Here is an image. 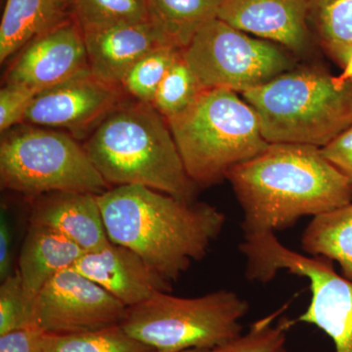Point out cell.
<instances>
[{"mask_svg": "<svg viewBox=\"0 0 352 352\" xmlns=\"http://www.w3.org/2000/svg\"><path fill=\"white\" fill-rule=\"evenodd\" d=\"M226 179L244 214V236L275 233L352 203V180L316 146L270 143Z\"/></svg>", "mask_w": 352, "mask_h": 352, "instance_id": "cell-1", "label": "cell"}, {"mask_svg": "<svg viewBox=\"0 0 352 352\" xmlns=\"http://www.w3.org/2000/svg\"><path fill=\"white\" fill-rule=\"evenodd\" d=\"M97 200L109 240L138 254L171 284L207 256L226 222L214 206L142 185L111 187Z\"/></svg>", "mask_w": 352, "mask_h": 352, "instance_id": "cell-2", "label": "cell"}, {"mask_svg": "<svg viewBox=\"0 0 352 352\" xmlns=\"http://www.w3.org/2000/svg\"><path fill=\"white\" fill-rule=\"evenodd\" d=\"M105 182L142 185L194 201L198 187L185 170L168 120L151 104L122 101L83 144Z\"/></svg>", "mask_w": 352, "mask_h": 352, "instance_id": "cell-3", "label": "cell"}, {"mask_svg": "<svg viewBox=\"0 0 352 352\" xmlns=\"http://www.w3.org/2000/svg\"><path fill=\"white\" fill-rule=\"evenodd\" d=\"M318 66H296L242 92L268 143L323 148L352 126V82L338 87Z\"/></svg>", "mask_w": 352, "mask_h": 352, "instance_id": "cell-4", "label": "cell"}, {"mask_svg": "<svg viewBox=\"0 0 352 352\" xmlns=\"http://www.w3.org/2000/svg\"><path fill=\"white\" fill-rule=\"evenodd\" d=\"M168 120L192 182L208 188L263 152L268 143L254 108L227 88L204 89L184 112Z\"/></svg>", "mask_w": 352, "mask_h": 352, "instance_id": "cell-5", "label": "cell"}, {"mask_svg": "<svg viewBox=\"0 0 352 352\" xmlns=\"http://www.w3.org/2000/svg\"><path fill=\"white\" fill-rule=\"evenodd\" d=\"M247 300L219 289L197 298L160 293L129 307L120 324L131 337L157 352L210 351L243 333Z\"/></svg>", "mask_w": 352, "mask_h": 352, "instance_id": "cell-6", "label": "cell"}, {"mask_svg": "<svg viewBox=\"0 0 352 352\" xmlns=\"http://www.w3.org/2000/svg\"><path fill=\"white\" fill-rule=\"evenodd\" d=\"M2 134V188L32 197L55 192L100 195L111 188L74 136L28 124Z\"/></svg>", "mask_w": 352, "mask_h": 352, "instance_id": "cell-7", "label": "cell"}, {"mask_svg": "<svg viewBox=\"0 0 352 352\" xmlns=\"http://www.w3.org/2000/svg\"><path fill=\"white\" fill-rule=\"evenodd\" d=\"M239 249L249 281L266 284L280 271L305 278L311 298L296 322L323 331L335 352H352V282L336 271L332 261L294 252L272 232L244 236Z\"/></svg>", "mask_w": 352, "mask_h": 352, "instance_id": "cell-8", "label": "cell"}, {"mask_svg": "<svg viewBox=\"0 0 352 352\" xmlns=\"http://www.w3.org/2000/svg\"><path fill=\"white\" fill-rule=\"evenodd\" d=\"M201 87L242 94L298 66L296 57L265 39L254 38L217 18L182 50Z\"/></svg>", "mask_w": 352, "mask_h": 352, "instance_id": "cell-9", "label": "cell"}, {"mask_svg": "<svg viewBox=\"0 0 352 352\" xmlns=\"http://www.w3.org/2000/svg\"><path fill=\"white\" fill-rule=\"evenodd\" d=\"M127 309L105 289L69 268L36 296V321L46 333L89 332L120 325Z\"/></svg>", "mask_w": 352, "mask_h": 352, "instance_id": "cell-10", "label": "cell"}, {"mask_svg": "<svg viewBox=\"0 0 352 352\" xmlns=\"http://www.w3.org/2000/svg\"><path fill=\"white\" fill-rule=\"evenodd\" d=\"M124 92L122 85L87 71L36 95L23 124L67 129L85 138L124 101Z\"/></svg>", "mask_w": 352, "mask_h": 352, "instance_id": "cell-11", "label": "cell"}, {"mask_svg": "<svg viewBox=\"0 0 352 352\" xmlns=\"http://www.w3.org/2000/svg\"><path fill=\"white\" fill-rule=\"evenodd\" d=\"M89 71L85 36L69 18L30 41L9 67L6 83L41 94Z\"/></svg>", "mask_w": 352, "mask_h": 352, "instance_id": "cell-12", "label": "cell"}, {"mask_svg": "<svg viewBox=\"0 0 352 352\" xmlns=\"http://www.w3.org/2000/svg\"><path fill=\"white\" fill-rule=\"evenodd\" d=\"M308 8L309 0H223L217 18L302 58L312 50Z\"/></svg>", "mask_w": 352, "mask_h": 352, "instance_id": "cell-13", "label": "cell"}, {"mask_svg": "<svg viewBox=\"0 0 352 352\" xmlns=\"http://www.w3.org/2000/svg\"><path fill=\"white\" fill-rule=\"evenodd\" d=\"M73 268L127 307H135L157 294L171 291V283L138 254L113 242L101 249L85 252Z\"/></svg>", "mask_w": 352, "mask_h": 352, "instance_id": "cell-14", "label": "cell"}, {"mask_svg": "<svg viewBox=\"0 0 352 352\" xmlns=\"http://www.w3.org/2000/svg\"><path fill=\"white\" fill-rule=\"evenodd\" d=\"M88 67L97 78L122 85L139 60L160 46L170 45L150 21L83 34Z\"/></svg>", "mask_w": 352, "mask_h": 352, "instance_id": "cell-15", "label": "cell"}, {"mask_svg": "<svg viewBox=\"0 0 352 352\" xmlns=\"http://www.w3.org/2000/svg\"><path fill=\"white\" fill-rule=\"evenodd\" d=\"M97 196L78 192H55L39 196L32 207L30 224L62 234L85 252L101 249L111 241Z\"/></svg>", "mask_w": 352, "mask_h": 352, "instance_id": "cell-16", "label": "cell"}, {"mask_svg": "<svg viewBox=\"0 0 352 352\" xmlns=\"http://www.w3.org/2000/svg\"><path fill=\"white\" fill-rule=\"evenodd\" d=\"M85 252L62 234L30 224L16 268L27 296L36 300L47 282L58 273L73 268Z\"/></svg>", "mask_w": 352, "mask_h": 352, "instance_id": "cell-17", "label": "cell"}, {"mask_svg": "<svg viewBox=\"0 0 352 352\" xmlns=\"http://www.w3.org/2000/svg\"><path fill=\"white\" fill-rule=\"evenodd\" d=\"M69 18V0H7L0 25V61Z\"/></svg>", "mask_w": 352, "mask_h": 352, "instance_id": "cell-18", "label": "cell"}, {"mask_svg": "<svg viewBox=\"0 0 352 352\" xmlns=\"http://www.w3.org/2000/svg\"><path fill=\"white\" fill-rule=\"evenodd\" d=\"M223 0H146L149 21L170 45L185 50L201 28L217 19Z\"/></svg>", "mask_w": 352, "mask_h": 352, "instance_id": "cell-19", "label": "cell"}, {"mask_svg": "<svg viewBox=\"0 0 352 352\" xmlns=\"http://www.w3.org/2000/svg\"><path fill=\"white\" fill-rule=\"evenodd\" d=\"M308 256L336 261L340 274L352 282V203L312 217L302 236Z\"/></svg>", "mask_w": 352, "mask_h": 352, "instance_id": "cell-20", "label": "cell"}, {"mask_svg": "<svg viewBox=\"0 0 352 352\" xmlns=\"http://www.w3.org/2000/svg\"><path fill=\"white\" fill-rule=\"evenodd\" d=\"M308 22L322 50L342 68L352 45V0H309Z\"/></svg>", "mask_w": 352, "mask_h": 352, "instance_id": "cell-21", "label": "cell"}, {"mask_svg": "<svg viewBox=\"0 0 352 352\" xmlns=\"http://www.w3.org/2000/svg\"><path fill=\"white\" fill-rule=\"evenodd\" d=\"M69 4L82 34L149 21L146 0H69Z\"/></svg>", "mask_w": 352, "mask_h": 352, "instance_id": "cell-22", "label": "cell"}, {"mask_svg": "<svg viewBox=\"0 0 352 352\" xmlns=\"http://www.w3.org/2000/svg\"><path fill=\"white\" fill-rule=\"evenodd\" d=\"M120 325L73 333H46L43 352H154Z\"/></svg>", "mask_w": 352, "mask_h": 352, "instance_id": "cell-23", "label": "cell"}, {"mask_svg": "<svg viewBox=\"0 0 352 352\" xmlns=\"http://www.w3.org/2000/svg\"><path fill=\"white\" fill-rule=\"evenodd\" d=\"M182 56V50L175 46H160L132 67L122 80V88L135 100L152 105L162 80Z\"/></svg>", "mask_w": 352, "mask_h": 352, "instance_id": "cell-24", "label": "cell"}, {"mask_svg": "<svg viewBox=\"0 0 352 352\" xmlns=\"http://www.w3.org/2000/svg\"><path fill=\"white\" fill-rule=\"evenodd\" d=\"M287 305L254 322L248 333L206 352H288L287 333L295 320L281 317Z\"/></svg>", "mask_w": 352, "mask_h": 352, "instance_id": "cell-25", "label": "cell"}, {"mask_svg": "<svg viewBox=\"0 0 352 352\" xmlns=\"http://www.w3.org/2000/svg\"><path fill=\"white\" fill-rule=\"evenodd\" d=\"M205 89L183 57L168 69L157 87L152 106L166 120L184 112Z\"/></svg>", "mask_w": 352, "mask_h": 352, "instance_id": "cell-26", "label": "cell"}, {"mask_svg": "<svg viewBox=\"0 0 352 352\" xmlns=\"http://www.w3.org/2000/svg\"><path fill=\"white\" fill-rule=\"evenodd\" d=\"M34 324L36 300L27 296L19 272L15 270L0 286V335Z\"/></svg>", "mask_w": 352, "mask_h": 352, "instance_id": "cell-27", "label": "cell"}, {"mask_svg": "<svg viewBox=\"0 0 352 352\" xmlns=\"http://www.w3.org/2000/svg\"><path fill=\"white\" fill-rule=\"evenodd\" d=\"M39 92L23 85L6 83L0 90V131L24 122L25 113Z\"/></svg>", "mask_w": 352, "mask_h": 352, "instance_id": "cell-28", "label": "cell"}, {"mask_svg": "<svg viewBox=\"0 0 352 352\" xmlns=\"http://www.w3.org/2000/svg\"><path fill=\"white\" fill-rule=\"evenodd\" d=\"M46 333L38 325L0 335V352H43Z\"/></svg>", "mask_w": 352, "mask_h": 352, "instance_id": "cell-29", "label": "cell"}, {"mask_svg": "<svg viewBox=\"0 0 352 352\" xmlns=\"http://www.w3.org/2000/svg\"><path fill=\"white\" fill-rule=\"evenodd\" d=\"M321 150L331 164L352 180V126Z\"/></svg>", "mask_w": 352, "mask_h": 352, "instance_id": "cell-30", "label": "cell"}, {"mask_svg": "<svg viewBox=\"0 0 352 352\" xmlns=\"http://www.w3.org/2000/svg\"><path fill=\"white\" fill-rule=\"evenodd\" d=\"M12 234L3 210L0 217V280L3 281L12 273Z\"/></svg>", "mask_w": 352, "mask_h": 352, "instance_id": "cell-31", "label": "cell"}, {"mask_svg": "<svg viewBox=\"0 0 352 352\" xmlns=\"http://www.w3.org/2000/svg\"><path fill=\"white\" fill-rule=\"evenodd\" d=\"M342 73L340 76H333L336 85L338 87H342L347 82H352V45L347 52L346 61H344V66H342Z\"/></svg>", "mask_w": 352, "mask_h": 352, "instance_id": "cell-32", "label": "cell"}, {"mask_svg": "<svg viewBox=\"0 0 352 352\" xmlns=\"http://www.w3.org/2000/svg\"><path fill=\"white\" fill-rule=\"evenodd\" d=\"M207 351H201V349H189V351H185L182 352H206Z\"/></svg>", "mask_w": 352, "mask_h": 352, "instance_id": "cell-33", "label": "cell"}, {"mask_svg": "<svg viewBox=\"0 0 352 352\" xmlns=\"http://www.w3.org/2000/svg\"><path fill=\"white\" fill-rule=\"evenodd\" d=\"M154 352H157V351H154Z\"/></svg>", "mask_w": 352, "mask_h": 352, "instance_id": "cell-34", "label": "cell"}]
</instances>
